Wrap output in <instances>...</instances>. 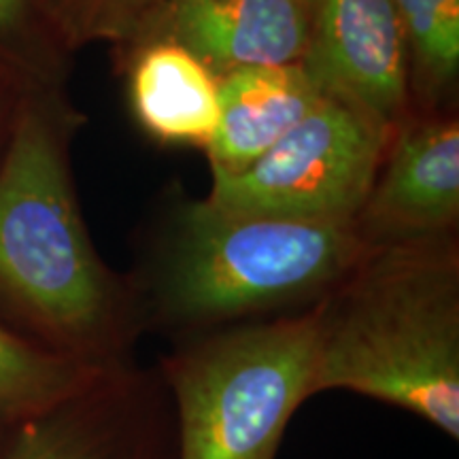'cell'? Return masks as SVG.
<instances>
[{"mask_svg":"<svg viewBox=\"0 0 459 459\" xmlns=\"http://www.w3.org/2000/svg\"><path fill=\"white\" fill-rule=\"evenodd\" d=\"M308 24L311 0H162L130 41L170 39L221 77L238 68L302 65Z\"/></svg>","mask_w":459,"mask_h":459,"instance_id":"9c48e42d","label":"cell"},{"mask_svg":"<svg viewBox=\"0 0 459 459\" xmlns=\"http://www.w3.org/2000/svg\"><path fill=\"white\" fill-rule=\"evenodd\" d=\"M302 66L321 94L387 128L411 115L409 45L394 0H311Z\"/></svg>","mask_w":459,"mask_h":459,"instance_id":"52a82bcc","label":"cell"},{"mask_svg":"<svg viewBox=\"0 0 459 459\" xmlns=\"http://www.w3.org/2000/svg\"><path fill=\"white\" fill-rule=\"evenodd\" d=\"M102 370L45 351L0 324V421L48 409Z\"/></svg>","mask_w":459,"mask_h":459,"instance_id":"4fadbf2b","label":"cell"},{"mask_svg":"<svg viewBox=\"0 0 459 459\" xmlns=\"http://www.w3.org/2000/svg\"><path fill=\"white\" fill-rule=\"evenodd\" d=\"M366 251L353 220H291L181 200L130 279L145 332L175 342L311 311Z\"/></svg>","mask_w":459,"mask_h":459,"instance_id":"7a4b0ae2","label":"cell"},{"mask_svg":"<svg viewBox=\"0 0 459 459\" xmlns=\"http://www.w3.org/2000/svg\"><path fill=\"white\" fill-rule=\"evenodd\" d=\"M22 94H24V88L7 74L0 73V153H3L4 143H7Z\"/></svg>","mask_w":459,"mask_h":459,"instance_id":"2e32d148","label":"cell"},{"mask_svg":"<svg viewBox=\"0 0 459 459\" xmlns=\"http://www.w3.org/2000/svg\"><path fill=\"white\" fill-rule=\"evenodd\" d=\"M156 370L177 459H277L291 417L317 395L315 307L181 338Z\"/></svg>","mask_w":459,"mask_h":459,"instance_id":"277c9868","label":"cell"},{"mask_svg":"<svg viewBox=\"0 0 459 459\" xmlns=\"http://www.w3.org/2000/svg\"><path fill=\"white\" fill-rule=\"evenodd\" d=\"M317 394L349 392L459 440L455 237L372 247L315 307Z\"/></svg>","mask_w":459,"mask_h":459,"instance_id":"3957f363","label":"cell"},{"mask_svg":"<svg viewBox=\"0 0 459 459\" xmlns=\"http://www.w3.org/2000/svg\"><path fill=\"white\" fill-rule=\"evenodd\" d=\"M0 459H177L162 378L134 359L102 370L48 409L0 421Z\"/></svg>","mask_w":459,"mask_h":459,"instance_id":"8992f818","label":"cell"},{"mask_svg":"<svg viewBox=\"0 0 459 459\" xmlns=\"http://www.w3.org/2000/svg\"><path fill=\"white\" fill-rule=\"evenodd\" d=\"M409 45L411 113L440 111L459 77V0H394Z\"/></svg>","mask_w":459,"mask_h":459,"instance_id":"7c38bea8","label":"cell"},{"mask_svg":"<svg viewBox=\"0 0 459 459\" xmlns=\"http://www.w3.org/2000/svg\"><path fill=\"white\" fill-rule=\"evenodd\" d=\"M353 221L368 249L455 237L457 115L412 111L394 130L377 179Z\"/></svg>","mask_w":459,"mask_h":459,"instance_id":"ba28073f","label":"cell"},{"mask_svg":"<svg viewBox=\"0 0 459 459\" xmlns=\"http://www.w3.org/2000/svg\"><path fill=\"white\" fill-rule=\"evenodd\" d=\"M302 65L254 66L220 77V122L206 147L211 172L245 170L273 149L319 100Z\"/></svg>","mask_w":459,"mask_h":459,"instance_id":"8fae6325","label":"cell"},{"mask_svg":"<svg viewBox=\"0 0 459 459\" xmlns=\"http://www.w3.org/2000/svg\"><path fill=\"white\" fill-rule=\"evenodd\" d=\"M394 130L324 96L273 149L245 170L213 172L206 200L228 211L291 220H355Z\"/></svg>","mask_w":459,"mask_h":459,"instance_id":"5b68a950","label":"cell"},{"mask_svg":"<svg viewBox=\"0 0 459 459\" xmlns=\"http://www.w3.org/2000/svg\"><path fill=\"white\" fill-rule=\"evenodd\" d=\"M128 65L136 122L162 145L206 149L220 122V77L183 45L143 37L115 48Z\"/></svg>","mask_w":459,"mask_h":459,"instance_id":"30bf717a","label":"cell"},{"mask_svg":"<svg viewBox=\"0 0 459 459\" xmlns=\"http://www.w3.org/2000/svg\"><path fill=\"white\" fill-rule=\"evenodd\" d=\"M71 56L45 0H0V73L24 90L65 85Z\"/></svg>","mask_w":459,"mask_h":459,"instance_id":"5bb4252c","label":"cell"},{"mask_svg":"<svg viewBox=\"0 0 459 459\" xmlns=\"http://www.w3.org/2000/svg\"><path fill=\"white\" fill-rule=\"evenodd\" d=\"M85 122L65 85L24 90L0 153V324L90 368L145 334L130 274L107 266L79 206L71 147Z\"/></svg>","mask_w":459,"mask_h":459,"instance_id":"6da1fadb","label":"cell"},{"mask_svg":"<svg viewBox=\"0 0 459 459\" xmlns=\"http://www.w3.org/2000/svg\"><path fill=\"white\" fill-rule=\"evenodd\" d=\"M73 51L91 41L128 43L162 0H45Z\"/></svg>","mask_w":459,"mask_h":459,"instance_id":"9a60e30c","label":"cell"}]
</instances>
